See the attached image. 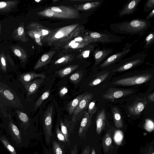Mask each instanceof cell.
Wrapping results in <instances>:
<instances>
[{
	"instance_id": "obj_1",
	"label": "cell",
	"mask_w": 154,
	"mask_h": 154,
	"mask_svg": "<svg viewBox=\"0 0 154 154\" xmlns=\"http://www.w3.org/2000/svg\"><path fill=\"white\" fill-rule=\"evenodd\" d=\"M19 88L15 83L0 76V118L2 122L9 116H14L16 111L25 112Z\"/></svg>"
},
{
	"instance_id": "obj_2",
	"label": "cell",
	"mask_w": 154,
	"mask_h": 154,
	"mask_svg": "<svg viewBox=\"0 0 154 154\" xmlns=\"http://www.w3.org/2000/svg\"><path fill=\"white\" fill-rule=\"evenodd\" d=\"M151 25L149 20L135 18L111 24L109 27L111 30L115 33L131 35H138L141 37L145 33Z\"/></svg>"
},
{
	"instance_id": "obj_3",
	"label": "cell",
	"mask_w": 154,
	"mask_h": 154,
	"mask_svg": "<svg viewBox=\"0 0 154 154\" xmlns=\"http://www.w3.org/2000/svg\"><path fill=\"white\" fill-rule=\"evenodd\" d=\"M84 29V26L76 23L54 29L42 42L49 46L65 43L77 36Z\"/></svg>"
},
{
	"instance_id": "obj_4",
	"label": "cell",
	"mask_w": 154,
	"mask_h": 154,
	"mask_svg": "<svg viewBox=\"0 0 154 154\" xmlns=\"http://www.w3.org/2000/svg\"><path fill=\"white\" fill-rule=\"evenodd\" d=\"M3 129H5L9 136L13 144L18 148L23 147L20 132L17 124L14 121L11 115L2 122Z\"/></svg>"
},
{
	"instance_id": "obj_5",
	"label": "cell",
	"mask_w": 154,
	"mask_h": 154,
	"mask_svg": "<svg viewBox=\"0 0 154 154\" xmlns=\"http://www.w3.org/2000/svg\"><path fill=\"white\" fill-rule=\"evenodd\" d=\"M147 55L144 52L137 53L121 61L112 71L113 72H123L141 65L143 63Z\"/></svg>"
},
{
	"instance_id": "obj_6",
	"label": "cell",
	"mask_w": 154,
	"mask_h": 154,
	"mask_svg": "<svg viewBox=\"0 0 154 154\" xmlns=\"http://www.w3.org/2000/svg\"><path fill=\"white\" fill-rule=\"evenodd\" d=\"M86 33L92 40L93 43L107 44L120 42L125 38L107 32L86 31Z\"/></svg>"
},
{
	"instance_id": "obj_7",
	"label": "cell",
	"mask_w": 154,
	"mask_h": 154,
	"mask_svg": "<svg viewBox=\"0 0 154 154\" xmlns=\"http://www.w3.org/2000/svg\"><path fill=\"white\" fill-rule=\"evenodd\" d=\"M138 39L134 41L132 43H126L121 51L110 55L100 64L98 67L100 68L108 67L114 66L116 63L120 62L122 59L130 51L131 47L137 42Z\"/></svg>"
},
{
	"instance_id": "obj_8",
	"label": "cell",
	"mask_w": 154,
	"mask_h": 154,
	"mask_svg": "<svg viewBox=\"0 0 154 154\" xmlns=\"http://www.w3.org/2000/svg\"><path fill=\"white\" fill-rule=\"evenodd\" d=\"M152 76L151 74H143L120 79L113 82V84L123 86L140 85L149 81Z\"/></svg>"
},
{
	"instance_id": "obj_9",
	"label": "cell",
	"mask_w": 154,
	"mask_h": 154,
	"mask_svg": "<svg viewBox=\"0 0 154 154\" xmlns=\"http://www.w3.org/2000/svg\"><path fill=\"white\" fill-rule=\"evenodd\" d=\"M53 112V106H50L46 110L44 116L43 128L47 145L50 143L51 138L53 136L52 132Z\"/></svg>"
},
{
	"instance_id": "obj_10",
	"label": "cell",
	"mask_w": 154,
	"mask_h": 154,
	"mask_svg": "<svg viewBox=\"0 0 154 154\" xmlns=\"http://www.w3.org/2000/svg\"><path fill=\"white\" fill-rule=\"evenodd\" d=\"M93 97V94L92 93L87 94L85 95L72 113V120L73 122H75L83 117L85 110L88 108Z\"/></svg>"
},
{
	"instance_id": "obj_11",
	"label": "cell",
	"mask_w": 154,
	"mask_h": 154,
	"mask_svg": "<svg viewBox=\"0 0 154 154\" xmlns=\"http://www.w3.org/2000/svg\"><path fill=\"white\" fill-rule=\"evenodd\" d=\"M48 8L53 11L67 17L68 19H79L80 18L78 11L75 8L69 6L60 5Z\"/></svg>"
},
{
	"instance_id": "obj_12",
	"label": "cell",
	"mask_w": 154,
	"mask_h": 154,
	"mask_svg": "<svg viewBox=\"0 0 154 154\" xmlns=\"http://www.w3.org/2000/svg\"><path fill=\"white\" fill-rule=\"evenodd\" d=\"M133 92V91L130 89L110 88L103 94V98L113 101L115 99L131 94Z\"/></svg>"
},
{
	"instance_id": "obj_13",
	"label": "cell",
	"mask_w": 154,
	"mask_h": 154,
	"mask_svg": "<svg viewBox=\"0 0 154 154\" xmlns=\"http://www.w3.org/2000/svg\"><path fill=\"white\" fill-rule=\"evenodd\" d=\"M113 48H112L98 47L93 51V56L94 60V66L97 67L104 61L112 53Z\"/></svg>"
},
{
	"instance_id": "obj_14",
	"label": "cell",
	"mask_w": 154,
	"mask_h": 154,
	"mask_svg": "<svg viewBox=\"0 0 154 154\" xmlns=\"http://www.w3.org/2000/svg\"><path fill=\"white\" fill-rule=\"evenodd\" d=\"M141 0H131L127 1L118 11L119 17H122L134 14L137 10V7Z\"/></svg>"
},
{
	"instance_id": "obj_15",
	"label": "cell",
	"mask_w": 154,
	"mask_h": 154,
	"mask_svg": "<svg viewBox=\"0 0 154 154\" xmlns=\"http://www.w3.org/2000/svg\"><path fill=\"white\" fill-rule=\"evenodd\" d=\"M91 117L89 115L87 112H85L78 131L80 138L85 139L86 133L92 124Z\"/></svg>"
},
{
	"instance_id": "obj_16",
	"label": "cell",
	"mask_w": 154,
	"mask_h": 154,
	"mask_svg": "<svg viewBox=\"0 0 154 154\" xmlns=\"http://www.w3.org/2000/svg\"><path fill=\"white\" fill-rule=\"evenodd\" d=\"M104 0H93L92 1L75 5L77 10L94 12L98 9L101 5Z\"/></svg>"
},
{
	"instance_id": "obj_17",
	"label": "cell",
	"mask_w": 154,
	"mask_h": 154,
	"mask_svg": "<svg viewBox=\"0 0 154 154\" xmlns=\"http://www.w3.org/2000/svg\"><path fill=\"white\" fill-rule=\"evenodd\" d=\"M147 103V101L145 100L140 99L137 100L128 106V112L133 116L140 115L145 108Z\"/></svg>"
},
{
	"instance_id": "obj_18",
	"label": "cell",
	"mask_w": 154,
	"mask_h": 154,
	"mask_svg": "<svg viewBox=\"0 0 154 154\" xmlns=\"http://www.w3.org/2000/svg\"><path fill=\"white\" fill-rule=\"evenodd\" d=\"M106 122L105 111L103 109L98 112L96 119V131L97 134H100L105 128Z\"/></svg>"
},
{
	"instance_id": "obj_19",
	"label": "cell",
	"mask_w": 154,
	"mask_h": 154,
	"mask_svg": "<svg viewBox=\"0 0 154 154\" xmlns=\"http://www.w3.org/2000/svg\"><path fill=\"white\" fill-rule=\"evenodd\" d=\"M30 27L31 30L36 31L41 35L42 40L51 34L54 30L37 22L32 23L30 25Z\"/></svg>"
},
{
	"instance_id": "obj_20",
	"label": "cell",
	"mask_w": 154,
	"mask_h": 154,
	"mask_svg": "<svg viewBox=\"0 0 154 154\" xmlns=\"http://www.w3.org/2000/svg\"><path fill=\"white\" fill-rule=\"evenodd\" d=\"M43 81V79H38L23 85L28 98L36 92Z\"/></svg>"
},
{
	"instance_id": "obj_21",
	"label": "cell",
	"mask_w": 154,
	"mask_h": 154,
	"mask_svg": "<svg viewBox=\"0 0 154 154\" xmlns=\"http://www.w3.org/2000/svg\"><path fill=\"white\" fill-rule=\"evenodd\" d=\"M56 52L54 50H51L43 54L38 59L34 66V69H38L48 64L50 62Z\"/></svg>"
},
{
	"instance_id": "obj_22",
	"label": "cell",
	"mask_w": 154,
	"mask_h": 154,
	"mask_svg": "<svg viewBox=\"0 0 154 154\" xmlns=\"http://www.w3.org/2000/svg\"><path fill=\"white\" fill-rule=\"evenodd\" d=\"M38 77L43 79L45 78V75L43 74L28 72L20 75L19 76V81L23 85L31 82L33 79Z\"/></svg>"
},
{
	"instance_id": "obj_23",
	"label": "cell",
	"mask_w": 154,
	"mask_h": 154,
	"mask_svg": "<svg viewBox=\"0 0 154 154\" xmlns=\"http://www.w3.org/2000/svg\"><path fill=\"white\" fill-rule=\"evenodd\" d=\"M37 14L38 16L47 17L68 19L67 17L53 11L49 8L38 12Z\"/></svg>"
},
{
	"instance_id": "obj_24",
	"label": "cell",
	"mask_w": 154,
	"mask_h": 154,
	"mask_svg": "<svg viewBox=\"0 0 154 154\" xmlns=\"http://www.w3.org/2000/svg\"><path fill=\"white\" fill-rule=\"evenodd\" d=\"M110 72L108 71H103L94 76L93 79L88 84L90 86H94L97 85L105 80L108 76Z\"/></svg>"
},
{
	"instance_id": "obj_25",
	"label": "cell",
	"mask_w": 154,
	"mask_h": 154,
	"mask_svg": "<svg viewBox=\"0 0 154 154\" xmlns=\"http://www.w3.org/2000/svg\"><path fill=\"white\" fill-rule=\"evenodd\" d=\"M87 94L85 93L78 96L68 104L67 109L70 115L72 114L81 101Z\"/></svg>"
},
{
	"instance_id": "obj_26",
	"label": "cell",
	"mask_w": 154,
	"mask_h": 154,
	"mask_svg": "<svg viewBox=\"0 0 154 154\" xmlns=\"http://www.w3.org/2000/svg\"><path fill=\"white\" fill-rule=\"evenodd\" d=\"M0 142L11 154H17L12 143L5 135L0 134Z\"/></svg>"
},
{
	"instance_id": "obj_27",
	"label": "cell",
	"mask_w": 154,
	"mask_h": 154,
	"mask_svg": "<svg viewBox=\"0 0 154 154\" xmlns=\"http://www.w3.org/2000/svg\"><path fill=\"white\" fill-rule=\"evenodd\" d=\"M112 111L115 126L118 128H122L123 126V121L119 109L115 107L112 108Z\"/></svg>"
},
{
	"instance_id": "obj_28",
	"label": "cell",
	"mask_w": 154,
	"mask_h": 154,
	"mask_svg": "<svg viewBox=\"0 0 154 154\" xmlns=\"http://www.w3.org/2000/svg\"><path fill=\"white\" fill-rule=\"evenodd\" d=\"M79 66L78 65H74L68 66L55 72L59 76L63 77L72 72Z\"/></svg>"
},
{
	"instance_id": "obj_29",
	"label": "cell",
	"mask_w": 154,
	"mask_h": 154,
	"mask_svg": "<svg viewBox=\"0 0 154 154\" xmlns=\"http://www.w3.org/2000/svg\"><path fill=\"white\" fill-rule=\"evenodd\" d=\"M112 143L111 136L109 133H107L103 138L102 144L103 151L105 154L109 151Z\"/></svg>"
},
{
	"instance_id": "obj_30",
	"label": "cell",
	"mask_w": 154,
	"mask_h": 154,
	"mask_svg": "<svg viewBox=\"0 0 154 154\" xmlns=\"http://www.w3.org/2000/svg\"><path fill=\"white\" fill-rule=\"evenodd\" d=\"M29 35L39 46L43 45L41 35L36 31L31 30L28 32Z\"/></svg>"
},
{
	"instance_id": "obj_31",
	"label": "cell",
	"mask_w": 154,
	"mask_h": 154,
	"mask_svg": "<svg viewBox=\"0 0 154 154\" xmlns=\"http://www.w3.org/2000/svg\"><path fill=\"white\" fill-rule=\"evenodd\" d=\"M66 43V44L65 46L66 48H77L85 47L91 43L87 42H73L71 40L70 42H69V43Z\"/></svg>"
},
{
	"instance_id": "obj_32",
	"label": "cell",
	"mask_w": 154,
	"mask_h": 154,
	"mask_svg": "<svg viewBox=\"0 0 154 154\" xmlns=\"http://www.w3.org/2000/svg\"><path fill=\"white\" fill-rule=\"evenodd\" d=\"M73 59V57L71 55H67L62 56L56 60L54 63L55 65L64 64L68 63Z\"/></svg>"
},
{
	"instance_id": "obj_33",
	"label": "cell",
	"mask_w": 154,
	"mask_h": 154,
	"mask_svg": "<svg viewBox=\"0 0 154 154\" xmlns=\"http://www.w3.org/2000/svg\"><path fill=\"white\" fill-rule=\"evenodd\" d=\"M154 41V32H150L146 37L144 40L143 48L147 49L150 48L153 43Z\"/></svg>"
},
{
	"instance_id": "obj_34",
	"label": "cell",
	"mask_w": 154,
	"mask_h": 154,
	"mask_svg": "<svg viewBox=\"0 0 154 154\" xmlns=\"http://www.w3.org/2000/svg\"><path fill=\"white\" fill-rule=\"evenodd\" d=\"M50 94V91L49 90H47L44 92L36 102L34 106V111H35L38 109L44 100L49 97Z\"/></svg>"
},
{
	"instance_id": "obj_35",
	"label": "cell",
	"mask_w": 154,
	"mask_h": 154,
	"mask_svg": "<svg viewBox=\"0 0 154 154\" xmlns=\"http://www.w3.org/2000/svg\"><path fill=\"white\" fill-rule=\"evenodd\" d=\"M83 75L82 71H78L72 74L69 77L70 81L74 84L79 83L82 79Z\"/></svg>"
},
{
	"instance_id": "obj_36",
	"label": "cell",
	"mask_w": 154,
	"mask_h": 154,
	"mask_svg": "<svg viewBox=\"0 0 154 154\" xmlns=\"http://www.w3.org/2000/svg\"><path fill=\"white\" fill-rule=\"evenodd\" d=\"M60 123L61 131L65 137L66 142L68 144H69L70 140L67 127L61 120H60Z\"/></svg>"
},
{
	"instance_id": "obj_37",
	"label": "cell",
	"mask_w": 154,
	"mask_h": 154,
	"mask_svg": "<svg viewBox=\"0 0 154 154\" xmlns=\"http://www.w3.org/2000/svg\"><path fill=\"white\" fill-rule=\"evenodd\" d=\"M87 109V112L89 115L92 117L96 112L97 109L96 105V101L94 100L91 101L89 103Z\"/></svg>"
},
{
	"instance_id": "obj_38",
	"label": "cell",
	"mask_w": 154,
	"mask_h": 154,
	"mask_svg": "<svg viewBox=\"0 0 154 154\" xmlns=\"http://www.w3.org/2000/svg\"><path fill=\"white\" fill-rule=\"evenodd\" d=\"M154 9V0H148L145 2L143 11L144 12H147L151 11Z\"/></svg>"
},
{
	"instance_id": "obj_39",
	"label": "cell",
	"mask_w": 154,
	"mask_h": 154,
	"mask_svg": "<svg viewBox=\"0 0 154 154\" xmlns=\"http://www.w3.org/2000/svg\"><path fill=\"white\" fill-rule=\"evenodd\" d=\"M144 128L149 132L152 131L154 129V123L153 121L149 119H146L144 125Z\"/></svg>"
},
{
	"instance_id": "obj_40",
	"label": "cell",
	"mask_w": 154,
	"mask_h": 154,
	"mask_svg": "<svg viewBox=\"0 0 154 154\" xmlns=\"http://www.w3.org/2000/svg\"><path fill=\"white\" fill-rule=\"evenodd\" d=\"M53 149L54 154H63L61 146L56 141L53 142Z\"/></svg>"
},
{
	"instance_id": "obj_41",
	"label": "cell",
	"mask_w": 154,
	"mask_h": 154,
	"mask_svg": "<svg viewBox=\"0 0 154 154\" xmlns=\"http://www.w3.org/2000/svg\"><path fill=\"white\" fill-rule=\"evenodd\" d=\"M123 139L122 132L119 130H117L115 133L114 140L116 143L119 144Z\"/></svg>"
},
{
	"instance_id": "obj_42",
	"label": "cell",
	"mask_w": 154,
	"mask_h": 154,
	"mask_svg": "<svg viewBox=\"0 0 154 154\" xmlns=\"http://www.w3.org/2000/svg\"><path fill=\"white\" fill-rule=\"evenodd\" d=\"M56 133L58 140L64 143H65L66 141L65 137L61 131L60 130L58 125H57L56 128Z\"/></svg>"
},
{
	"instance_id": "obj_43",
	"label": "cell",
	"mask_w": 154,
	"mask_h": 154,
	"mask_svg": "<svg viewBox=\"0 0 154 154\" xmlns=\"http://www.w3.org/2000/svg\"><path fill=\"white\" fill-rule=\"evenodd\" d=\"M68 90L66 87H63L61 88L59 91V95L60 97H63L68 93Z\"/></svg>"
},
{
	"instance_id": "obj_44",
	"label": "cell",
	"mask_w": 154,
	"mask_h": 154,
	"mask_svg": "<svg viewBox=\"0 0 154 154\" xmlns=\"http://www.w3.org/2000/svg\"><path fill=\"white\" fill-rule=\"evenodd\" d=\"M90 146L88 145L84 149L82 154H90Z\"/></svg>"
},
{
	"instance_id": "obj_45",
	"label": "cell",
	"mask_w": 154,
	"mask_h": 154,
	"mask_svg": "<svg viewBox=\"0 0 154 154\" xmlns=\"http://www.w3.org/2000/svg\"><path fill=\"white\" fill-rule=\"evenodd\" d=\"M154 16V9L151 11L146 17V19L149 20L151 18L153 17Z\"/></svg>"
},
{
	"instance_id": "obj_46",
	"label": "cell",
	"mask_w": 154,
	"mask_h": 154,
	"mask_svg": "<svg viewBox=\"0 0 154 154\" xmlns=\"http://www.w3.org/2000/svg\"><path fill=\"white\" fill-rule=\"evenodd\" d=\"M148 100L151 102H154V94L153 93L150 94L148 97Z\"/></svg>"
},
{
	"instance_id": "obj_47",
	"label": "cell",
	"mask_w": 154,
	"mask_h": 154,
	"mask_svg": "<svg viewBox=\"0 0 154 154\" xmlns=\"http://www.w3.org/2000/svg\"><path fill=\"white\" fill-rule=\"evenodd\" d=\"M17 31L18 35H21L24 33V30L22 27H20L18 29Z\"/></svg>"
},
{
	"instance_id": "obj_48",
	"label": "cell",
	"mask_w": 154,
	"mask_h": 154,
	"mask_svg": "<svg viewBox=\"0 0 154 154\" xmlns=\"http://www.w3.org/2000/svg\"><path fill=\"white\" fill-rule=\"evenodd\" d=\"M78 151V148L77 145H75L71 151L70 154H77Z\"/></svg>"
},
{
	"instance_id": "obj_49",
	"label": "cell",
	"mask_w": 154,
	"mask_h": 154,
	"mask_svg": "<svg viewBox=\"0 0 154 154\" xmlns=\"http://www.w3.org/2000/svg\"><path fill=\"white\" fill-rule=\"evenodd\" d=\"M14 53L18 57H20L22 55L20 51L18 49H16L14 50Z\"/></svg>"
},
{
	"instance_id": "obj_50",
	"label": "cell",
	"mask_w": 154,
	"mask_h": 154,
	"mask_svg": "<svg viewBox=\"0 0 154 154\" xmlns=\"http://www.w3.org/2000/svg\"><path fill=\"white\" fill-rule=\"evenodd\" d=\"M7 5V3L5 2H0V9L5 8Z\"/></svg>"
},
{
	"instance_id": "obj_51",
	"label": "cell",
	"mask_w": 154,
	"mask_h": 154,
	"mask_svg": "<svg viewBox=\"0 0 154 154\" xmlns=\"http://www.w3.org/2000/svg\"><path fill=\"white\" fill-rule=\"evenodd\" d=\"M93 0H71V1L72 2H91Z\"/></svg>"
},
{
	"instance_id": "obj_52",
	"label": "cell",
	"mask_w": 154,
	"mask_h": 154,
	"mask_svg": "<svg viewBox=\"0 0 154 154\" xmlns=\"http://www.w3.org/2000/svg\"><path fill=\"white\" fill-rule=\"evenodd\" d=\"M91 154H96L94 148H93L92 149V151Z\"/></svg>"
},
{
	"instance_id": "obj_53",
	"label": "cell",
	"mask_w": 154,
	"mask_h": 154,
	"mask_svg": "<svg viewBox=\"0 0 154 154\" xmlns=\"http://www.w3.org/2000/svg\"><path fill=\"white\" fill-rule=\"evenodd\" d=\"M35 2H40L42 1L41 0H35Z\"/></svg>"
},
{
	"instance_id": "obj_54",
	"label": "cell",
	"mask_w": 154,
	"mask_h": 154,
	"mask_svg": "<svg viewBox=\"0 0 154 154\" xmlns=\"http://www.w3.org/2000/svg\"><path fill=\"white\" fill-rule=\"evenodd\" d=\"M58 1V0H53L52 1V2H57Z\"/></svg>"
},
{
	"instance_id": "obj_55",
	"label": "cell",
	"mask_w": 154,
	"mask_h": 154,
	"mask_svg": "<svg viewBox=\"0 0 154 154\" xmlns=\"http://www.w3.org/2000/svg\"><path fill=\"white\" fill-rule=\"evenodd\" d=\"M148 154H154V152H153V150L152 151V152H151L148 153Z\"/></svg>"
},
{
	"instance_id": "obj_56",
	"label": "cell",
	"mask_w": 154,
	"mask_h": 154,
	"mask_svg": "<svg viewBox=\"0 0 154 154\" xmlns=\"http://www.w3.org/2000/svg\"><path fill=\"white\" fill-rule=\"evenodd\" d=\"M3 131L2 130L0 129V134H2Z\"/></svg>"
}]
</instances>
